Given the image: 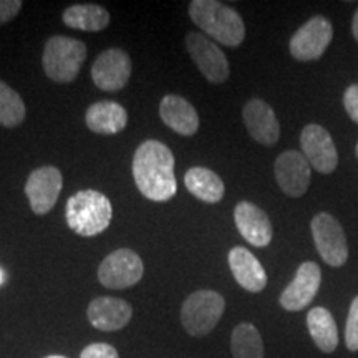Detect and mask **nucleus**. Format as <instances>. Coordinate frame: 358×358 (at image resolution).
<instances>
[{
	"label": "nucleus",
	"instance_id": "nucleus-1",
	"mask_svg": "<svg viewBox=\"0 0 358 358\" xmlns=\"http://www.w3.org/2000/svg\"><path fill=\"white\" fill-rule=\"evenodd\" d=\"M133 178L145 198L166 203L178 192L174 155L164 143L148 140L138 146L133 158Z\"/></svg>",
	"mask_w": 358,
	"mask_h": 358
},
{
	"label": "nucleus",
	"instance_id": "nucleus-2",
	"mask_svg": "<svg viewBox=\"0 0 358 358\" xmlns=\"http://www.w3.org/2000/svg\"><path fill=\"white\" fill-rule=\"evenodd\" d=\"M189 17L196 25L216 42L226 47H239L245 38L243 17L234 8L216 0H192Z\"/></svg>",
	"mask_w": 358,
	"mask_h": 358
},
{
	"label": "nucleus",
	"instance_id": "nucleus-3",
	"mask_svg": "<svg viewBox=\"0 0 358 358\" xmlns=\"http://www.w3.org/2000/svg\"><path fill=\"white\" fill-rule=\"evenodd\" d=\"M111 217L113 208L110 199L98 191H78L66 201V224L78 236L92 237L101 234L108 229Z\"/></svg>",
	"mask_w": 358,
	"mask_h": 358
},
{
	"label": "nucleus",
	"instance_id": "nucleus-4",
	"mask_svg": "<svg viewBox=\"0 0 358 358\" xmlns=\"http://www.w3.org/2000/svg\"><path fill=\"white\" fill-rule=\"evenodd\" d=\"M87 60V45L82 40L55 35L45 43L43 71L52 82L70 83L78 77Z\"/></svg>",
	"mask_w": 358,
	"mask_h": 358
},
{
	"label": "nucleus",
	"instance_id": "nucleus-5",
	"mask_svg": "<svg viewBox=\"0 0 358 358\" xmlns=\"http://www.w3.org/2000/svg\"><path fill=\"white\" fill-rule=\"evenodd\" d=\"M226 301L216 290H198L181 307V324L191 337L211 334L221 320Z\"/></svg>",
	"mask_w": 358,
	"mask_h": 358
},
{
	"label": "nucleus",
	"instance_id": "nucleus-6",
	"mask_svg": "<svg viewBox=\"0 0 358 358\" xmlns=\"http://www.w3.org/2000/svg\"><path fill=\"white\" fill-rule=\"evenodd\" d=\"M145 274L141 257L131 249H118L103 259L98 267V280L106 289H128L136 285Z\"/></svg>",
	"mask_w": 358,
	"mask_h": 358
},
{
	"label": "nucleus",
	"instance_id": "nucleus-7",
	"mask_svg": "<svg viewBox=\"0 0 358 358\" xmlns=\"http://www.w3.org/2000/svg\"><path fill=\"white\" fill-rule=\"evenodd\" d=\"M310 227L313 243L324 262L332 267H342L348 259V245L340 222L332 214L320 213L312 219Z\"/></svg>",
	"mask_w": 358,
	"mask_h": 358
},
{
	"label": "nucleus",
	"instance_id": "nucleus-8",
	"mask_svg": "<svg viewBox=\"0 0 358 358\" xmlns=\"http://www.w3.org/2000/svg\"><path fill=\"white\" fill-rule=\"evenodd\" d=\"M334 38V27L329 19L317 15L306 22L292 35L289 42V50L295 60L312 62L324 55L327 47Z\"/></svg>",
	"mask_w": 358,
	"mask_h": 358
},
{
	"label": "nucleus",
	"instance_id": "nucleus-9",
	"mask_svg": "<svg viewBox=\"0 0 358 358\" xmlns=\"http://www.w3.org/2000/svg\"><path fill=\"white\" fill-rule=\"evenodd\" d=\"M186 48L203 77L211 83H224L229 78V62L221 48L206 35L189 32L186 35Z\"/></svg>",
	"mask_w": 358,
	"mask_h": 358
},
{
	"label": "nucleus",
	"instance_id": "nucleus-10",
	"mask_svg": "<svg viewBox=\"0 0 358 358\" xmlns=\"http://www.w3.org/2000/svg\"><path fill=\"white\" fill-rule=\"evenodd\" d=\"M64 187V178L55 166H42L30 173L25 185L30 209L38 216L48 214L55 208Z\"/></svg>",
	"mask_w": 358,
	"mask_h": 358
},
{
	"label": "nucleus",
	"instance_id": "nucleus-11",
	"mask_svg": "<svg viewBox=\"0 0 358 358\" xmlns=\"http://www.w3.org/2000/svg\"><path fill=\"white\" fill-rule=\"evenodd\" d=\"M302 155L306 156L308 164L322 174L334 173L338 166V153L335 143L320 124H307L301 134Z\"/></svg>",
	"mask_w": 358,
	"mask_h": 358
},
{
	"label": "nucleus",
	"instance_id": "nucleus-12",
	"mask_svg": "<svg viewBox=\"0 0 358 358\" xmlns=\"http://www.w3.org/2000/svg\"><path fill=\"white\" fill-rule=\"evenodd\" d=\"M131 77V60L122 48H108L96 57L92 66L93 83L103 92H118Z\"/></svg>",
	"mask_w": 358,
	"mask_h": 358
},
{
	"label": "nucleus",
	"instance_id": "nucleus-13",
	"mask_svg": "<svg viewBox=\"0 0 358 358\" xmlns=\"http://www.w3.org/2000/svg\"><path fill=\"white\" fill-rule=\"evenodd\" d=\"M274 173L277 185L290 198H301L310 186L312 166L301 151H284L275 159Z\"/></svg>",
	"mask_w": 358,
	"mask_h": 358
},
{
	"label": "nucleus",
	"instance_id": "nucleus-14",
	"mask_svg": "<svg viewBox=\"0 0 358 358\" xmlns=\"http://www.w3.org/2000/svg\"><path fill=\"white\" fill-rule=\"evenodd\" d=\"M320 282L322 272L315 262L308 261L301 264V267L295 272L294 280L280 294L279 302L282 308L289 312L303 310L315 299L320 289Z\"/></svg>",
	"mask_w": 358,
	"mask_h": 358
},
{
	"label": "nucleus",
	"instance_id": "nucleus-15",
	"mask_svg": "<svg viewBox=\"0 0 358 358\" xmlns=\"http://www.w3.org/2000/svg\"><path fill=\"white\" fill-rule=\"evenodd\" d=\"M243 120L252 140L264 146H274L279 141L280 124L271 105L261 98H252L244 105Z\"/></svg>",
	"mask_w": 358,
	"mask_h": 358
},
{
	"label": "nucleus",
	"instance_id": "nucleus-16",
	"mask_svg": "<svg viewBox=\"0 0 358 358\" xmlns=\"http://www.w3.org/2000/svg\"><path fill=\"white\" fill-rule=\"evenodd\" d=\"M234 221L241 236L254 248H266L271 244L274 229L271 219L256 204L243 201L236 206Z\"/></svg>",
	"mask_w": 358,
	"mask_h": 358
},
{
	"label": "nucleus",
	"instance_id": "nucleus-17",
	"mask_svg": "<svg viewBox=\"0 0 358 358\" xmlns=\"http://www.w3.org/2000/svg\"><path fill=\"white\" fill-rule=\"evenodd\" d=\"M133 308L127 301L115 297L93 299L88 306L87 317L95 329L101 332H116L131 320Z\"/></svg>",
	"mask_w": 358,
	"mask_h": 358
},
{
	"label": "nucleus",
	"instance_id": "nucleus-18",
	"mask_svg": "<svg viewBox=\"0 0 358 358\" xmlns=\"http://www.w3.org/2000/svg\"><path fill=\"white\" fill-rule=\"evenodd\" d=\"M229 267L232 275L241 287L248 292H261L267 285V274L262 264L245 248H232L229 250Z\"/></svg>",
	"mask_w": 358,
	"mask_h": 358
},
{
	"label": "nucleus",
	"instance_id": "nucleus-19",
	"mask_svg": "<svg viewBox=\"0 0 358 358\" xmlns=\"http://www.w3.org/2000/svg\"><path fill=\"white\" fill-rule=\"evenodd\" d=\"M159 116L166 127L182 136H192L199 129L198 111L182 96H164L159 103Z\"/></svg>",
	"mask_w": 358,
	"mask_h": 358
},
{
	"label": "nucleus",
	"instance_id": "nucleus-20",
	"mask_svg": "<svg viewBox=\"0 0 358 358\" xmlns=\"http://www.w3.org/2000/svg\"><path fill=\"white\" fill-rule=\"evenodd\" d=\"M88 129L98 134H116L128 124V111L116 101L93 103L85 115Z\"/></svg>",
	"mask_w": 358,
	"mask_h": 358
},
{
	"label": "nucleus",
	"instance_id": "nucleus-21",
	"mask_svg": "<svg viewBox=\"0 0 358 358\" xmlns=\"http://www.w3.org/2000/svg\"><path fill=\"white\" fill-rule=\"evenodd\" d=\"M308 334L324 353H334L338 347V327L334 315L325 307H313L307 313Z\"/></svg>",
	"mask_w": 358,
	"mask_h": 358
},
{
	"label": "nucleus",
	"instance_id": "nucleus-22",
	"mask_svg": "<svg viewBox=\"0 0 358 358\" xmlns=\"http://www.w3.org/2000/svg\"><path fill=\"white\" fill-rule=\"evenodd\" d=\"M187 191L203 203L216 204L224 198L222 179L208 168H191L185 176Z\"/></svg>",
	"mask_w": 358,
	"mask_h": 358
},
{
	"label": "nucleus",
	"instance_id": "nucleus-23",
	"mask_svg": "<svg viewBox=\"0 0 358 358\" xmlns=\"http://www.w3.org/2000/svg\"><path fill=\"white\" fill-rule=\"evenodd\" d=\"M64 24L83 32H101L110 24V12L95 3H78L64 12Z\"/></svg>",
	"mask_w": 358,
	"mask_h": 358
},
{
	"label": "nucleus",
	"instance_id": "nucleus-24",
	"mask_svg": "<svg viewBox=\"0 0 358 358\" xmlns=\"http://www.w3.org/2000/svg\"><path fill=\"white\" fill-rule=\"evenodd\" d=\"M231 352L234 358H264V342L259 330L249 322H243L232 330Z\"/></svg>",
	"mask_w": 358,
	"mask_h": 358
},
{
	"label": "nucleus",
	"instance_id": "nucleus-25",
	"mask_svg": "<svg viewBox=\"0 0 358 358\" xmlns=\"http://www.w3.org/2000/svg\"><path fill=\"white\" fill-rule=\"evenodd\" d=\"M27 110L22 96L6 82L0 80V124L15 128L25 120Z\"/></svg>",
	"mask_w": 358,
	"mask_h": 358
},
{
	"label": "nucleus",
	"instance_id": "nucleus-26",
	"mask_svg": "<svg viewBox=\"0 0 358 358\" xmlns=\"http://www.w3.org/2000/svg\"><path fill=\"white\" fill-rule=\"evenodd\" d=\"M345 345L350 352H358V295L350 303L345 327Z\"/></svg>",
	"mask_w": 358,
	"mask_h": 358
},
{
	"label": "nucleus",
	"instance_id": "nucleus-27",
	"mask_svg": "<svg viewBox=\"0 0 358 358\" xmlns=\"http://www.w3.org/2000/svg\"><path fill=\"white\" fill-rule=\"evenodd\" d=\"M80 358H120L115 347L108 343H92L83 352L80 353Z\"/></svg>",
	"mask_w": 358,
	"mask_h": 358
},
{
	"label": "nucleus",
	"instance_id": "nucleus-28",
	"mask_svg": "<svg viewBox=\"0 0 358 358\" xmlns=\"http://www.w3.org/2000/svg\"><path fill=\"white\" fill-rule=\"evenodd\" d=\"M343 106H345L352 122L358 124V85H350L343 95Z\"/></svg>",
	"mask_w": 358,
	"mask_h": 358
},
{
	"label": "nucleus",
	"instance_id": "nucleus-29",
	"mask_svg": "<svg viewBox=\"0 0 358 358\" xmlns=\"http://www.w3.org/2000/svg\"><path fill=\"white\" fill-rule=\"evenodd\" d=\"M20 8V0H0V25L15 19V17L19 15Z\"/></svg>",
	"mask_w": 358,
	"mask_h": 358
},
{
	"label": "nucleus",
	"instance_id": "nucleus-30",
	"mask_svg": "<svg viewBox=\"0 0 358 358\" xmlns=\"http://www.w3.org/2000/svg\"><path fill=\"white\" fill-rule=\"evenodd\" d=\"M352 34H353V37H355V40L358 42V8H357L355 15H353V20H352Z\"/></svg>",
	"mask_w": 358,
	"mask_h": 358
},
{
	"label": "nucleus",
	"instance_id": "nucleus-31",
	"mask_svg": "<svg viewBox=\"0 0 358 358\" xmlns=\"http://www.w3.org/2000/svg\"><path fill=\"white\" fill-rule=\"evenodd\" d=\"M3 282H6V274H3V271L0 268V285H2Z\"/></svg>",
	"mask_w": 358,
	"mask_h": 358
},
{
	"label": "nucleus",
	"instance_id": "nucleus-32",
	"mask_svg": "<svg viewBox=\"0 0 358 358\" xmlns=\"http://www.w3.org/2000/svg\"><path fill=\"white\" fill-rule=\"evenodd\" d=\"M45 358H66V357H62V355H48V357H45Z\"/></svg>",
	"mask_w": 358,
	"mask_h": 358
},
{
	"label": "nucleus",
	"instance_id": "nucleus-33",
	"mask_svg": "<svg viewBox=\"0 0 358 358\" xmlns=\"http://www.w3.org/2000/svg\"><path fill=\"white\" fill-rule=\"evenodd\" d=\"M355 151H357V158H358V145H357V148H355Z\"/></svg>",
	"mask_w": 358,
	"mask_h": 358
}]
</instances>
